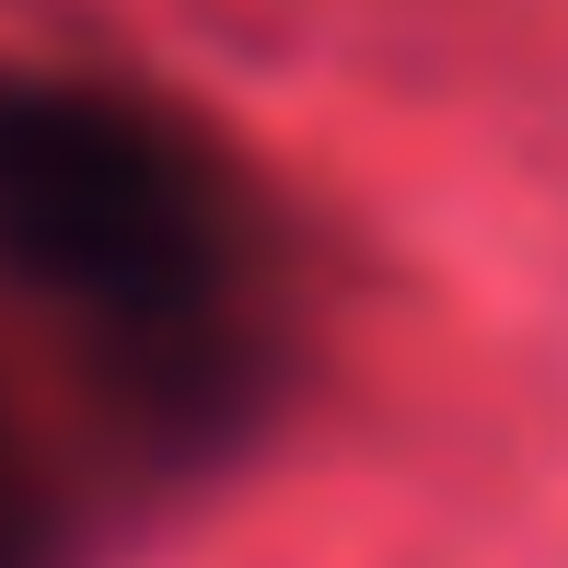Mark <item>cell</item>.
<instances>
[{"instance_id": "cell-1", "label": "cell", "mask_w": 568, "mask_h": 568, "mask_svg": "<svg viewBox=\"0 0 568 568\" xmlns=\"http://www.w3.org/2000/svg\"><path fill=\"white\" fill-rule=\"evenodd\" d=\"M0 278L163 464H210L278 406V221L210 128L128 82L0 70Z\"/></svg>"}, {"instance_id": "cell-2", "label": "cell", "mask_w": 568, "mask_h": 568, "mask_svg": "<svg viewBox=\"0 0 568 568\" xmlns=\"http://www.w3.org/2000/svg\"><path fill=\"white\" fill-rule=\"evenodd\" d=\"M0 568H70V510H59V487L36 476V453H23L12 418H0Z\"/></svg>"}]
</instances>
